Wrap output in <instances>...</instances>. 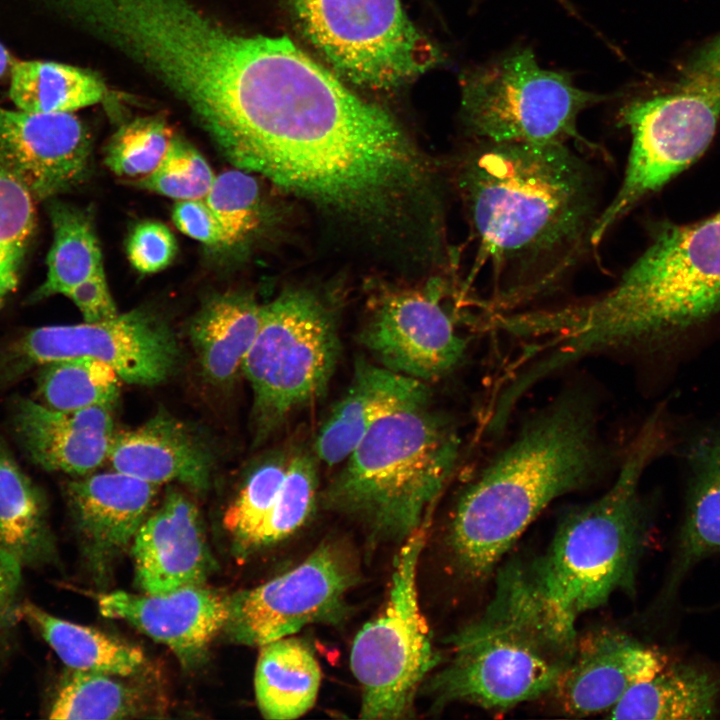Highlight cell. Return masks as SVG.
<instances>
[{
    "label": "cell",
    "mask_w": 720,
    "mask_h": 720,
    "mask_svg": "<svg viewBox=\"0 0 720 720\" xmlns=\"http://www.w3.org/2000/svg\"><path fill=\"white\" fill-rule=\"evenodd\" d=\"M589 154L566 143L469 140L455 181L475 244L462 291L488 274L483 313L543 305L587 259L604 208Z\"/></svg>",
    "instance_id": "1"
},
{
    "label": "cell",
    "mask_w": 720,
    "mask_h": 720,
    "mask_svg": "<svg viewBox=\"0 0 720 720\" xmlns=\"http://www.w3.org/2000/svg\"><path fill=\"white\" fill-rule=\"evenodd\" d=\"M720 312V211L665 225L610 289L519 312L517 335L541 380L602 352L657 344Z\"/></svg>",
    "instance_id": "2"
},
{
    "label": "cell",
    "mask_w": 720,
    "mask_h": 720,
    "mask_svg": "<svg viewBox=\"0 0 720 720\" xmlns=\"http://www.w3.org/2000/svg\"><path fill=\"white\" fill-rule=\"evenodd\" d=\"M591 394L572 389L530 417L513 441L465 489L451 524L458 563L489 574L552 501L607 471Z\"/></svg>",
    "instance_id": "3"
},
{
    "label": "cell",
    "mask_w": 720,
    "mask_h": 720,
    "mask_svg": "<svg viewBox=\"0 0 720 720\" xmlns=\"http://www.w3.org/2000/svg\"><path fill=\"white\" fill-rule=\"evenodd\" d=\"M575 623L550 603L532 566L510 564L484 615L449 639L451 659L421 689L437 706L503 710L536 699L573 655Z\"/></svg>",
    "instance_id": "4"
},
{
    "label": "cell",
    "mask_w": 720,
    "mask_h": 720,
    "mask_svg": "<svg viewBox=\"0 0 720 720\" xmlns=\"http://www.w3.org/2000/svg\"><path fill=\"white\" fill-rule=\"evenodd\" d=\"M460 440L428 400L380 417L324 492L326 508L357 520L375 542H404L425 525L450 478Z\"/></svg>",
    "instance_id": "5"
},
{
    "label": "cell",
    "mask_w": 720,
    "mask_h": 720,
    "mask_svg": "<svg viewBox=\"0 0 720 720\" xmlns=\"http://www.w3.org/2000/svg\"><path fill=\"white\" fill-rule=\"evenodd\" d=\"M663 436L657 411L630 442L608 490L569 510L547 554L533 564L545 596L565 615L576 620L617 591H632L645 531L639 486Z\"/></svg>",
    "instance_id": "6"
},
{
    "label": "cell",
    "mask_w": 720,
    "mask_h": 720,
    "mask_svg": "<svg viewBox=\"0 0 720 720\" xmlns=\"http://www.w3.org/2000/svg\"><path fill=\"white\" fill-rule=\"evenodd\" d=\"M461 120L469 140L495 143H566L607 157L585 138L582 111L612 96L577 87L571 75L542 68L528 47H517L465 72Z\"/></svg>",
    "instance_id": "7"
},
{
    "label": "cell",
    "mask_w": 720,
    "mask_h": 720,
    "mask_svg": "<svg viewBox=\"0 0 720 720\" xmlns=\"http://www.w3.org/2000/svg\"><path fill=\"white\" fill-rule=\"evenodd\" d=\"M339 352L334 318L311 292L288 290L261 306L258 331L242 364L253 392L257 442L325 392Z\"/></svg>",
    "instance_id": "8"
},
{
    "label": "cell",
    "mask_w": 720,
    "mask_h": 720,
    "mask_svg": "<svg viewBox=\"0 0 720 720\" xmlns=\"http://www.w3.org/2000/svg\"><path fill=\"white\" fill-rule=\"evenodd\" d=\"M425 539L423 525L402 542L385 607L354 638L350 666L361 686L362 719L412 717L417 692L438 665L417 590Z\"/></svg>",
    "instance_id": "9"
},
{
    "label": "cell",
    "mask_w": 720,
    "mask_h": 720,
    "mask_svg": "<svg viewBox=\"0 0 720 720\" xmlns=\"http://www.w3.org/2000/svg\"><path fill=\"white\" fill-rule=\"evenodd\" d=\"M303 33L342 77L371 89H392L440 59L400 0H289Z\"/></svg>",
    "instance_id": "10"
},
{
    "label": "cell",
    "mask_w": 720,
    "mask_h": 720,
    "mask_svg": "<svg viewBox=\"0 0 720 720\" xmlns=\"http://www.w3.org/2000/svg\"><path fill=\"white\" fill-rule=\"evenodd\" d=\"M77 357L109 364L122 381L152 386L175 371L180 350L164 320L150 310L135 309L102 322L32 329L14 344L9 368L12 376H18L31 368Z\"/></svg>",
    "instance_id": "11"
},
{
    "label": "cell",
    "mask_w": 720,
    "mask_h": 720,
    "mask_svg": "<svg viewBox=\"0 0 720 720\" xmlns=\"http://www.w3.org/2000/svg\"><path fill=\"white\" fill-rule=\"evenodd\" d=\"M356 582L351 562L334 544L319 545L290 571L229 595L223 632L235 643L261 647L311 624L338 623Z\"/></svg>",
    "instance_id": "12"
},
{
    "label": "cell",
    "mask_w": 720,
    "mask_h": 720,
    "mask_svg": "<svg viewBox=\"0 0 720 720\" xmlns=\"http://www.w3.org/2000/svg\"><path fill=\"white\" fill-rule=\"evenodd\" d=\"M444 287H386L375 295L361 340L381 366L422 382L458 366L467 340L441 301Z\"/></svg>",
    "instance_id": "13"
},
{
    "label": "cell",
    "mask_w": 720,
    "mask_h": 720,
    "mask_svg": "<svg viewBox=\"0 0 720 720\" xmlns=\"http://www.w3.org/2000/svg\"><path fill=\"white\" fill-rule=\"evenodd\" d=\"M90 155V137L72 113L0 106V161L35 199H51L80 183Z\"/></svg>",
    "instance_id": "14"
},
{
    "label": "cell",
    "mask_w": 720,
    "mask_h": 720,
    "mask_svg": "<svg viewBox=\"0 0 720 720\" xmlns=\"http://www.w3.org/2000/svg\"><path fill=\"white\" fill-rule=\"evenodd\" d=\"M97 602L104 617L123 620L168 646L186 668L202 662L229 617V595L204 584L166 594L114 591Z\"/></svg>",
    "instance_id": "15"
},
{
    "label": "cell",
    "mask_w": 720,
    "mask_h": 720,
    "mask_svg": "<svg viewBox=\"0 0 720 720\" xmlns=\"http://www.w3.org/2000/svg\"><path fill=\"white\" fill-rule=\"evenodd\" d=\"M157 488L117 470L90 473L65 484L73 523L95 573L103 575L131 547L150 514Z\"/></svg>",
    "instance_id": "16"
},
{
    "label": "cell",
    "mask_w": 720,
    "mask_h": 720,
    "mask_svg": "<svg viewBox=\"0 0 720 720\" xmlns=\"http://www.w3.org/2000/svg\"><path fill=\"white\" fill-rule=\"evenodd\" d=\"M667 664L656 649L624 633L601 629L576 641L555 689L568 714L609 712L633 686Z\"/></svg>",
    "instance_id": "17"
},
{
    "label": "cell",
    "mask_w": 720,
    "mask_h": 720,
    "mask_svg": "<svg viewBox=\"0 0 720 720\" xmlns=\"http://www.w3.org/2000/svg\"><path fill=\"white\" fill-rule=\"evenodd\" d=\"M131 553L136 583L147 594L202 585L215 567L197 506L174 490L143 522Z\"/></svg>",
    "instance_id": "18"
},
{
    "label": "cell",
    "mask_w": 720,
    "mask_h": 720,
    "mask_svg": "<svg viewBox=\"0 0 720 720\" xmlns=\"http://www.w3.org/2000/svg\"><path fill=\"white\" fill-rule=\"evenodd\" d=\"M11 422L20 447L34 464L75 477L94 472L107 460L115 433L111 408L105 406L60 411L19 398Z\"/></svg>",
    "instance_id": "19"
},
{
    "label": "cell",
    "mask_w": 720,
    "mask_h": 720,
    "mask_svg": "<svg viewBox=\"0 0 720 720\" xmlns=\"http://www.w3.org/2000/svg\"><path fill=\"white\" fill-rule=\"evenodd\" d=\"M107 461L114 470L149 483L176 481L199 493L209 488L213 469L207 443L164 410L134 429L114 433Z\"/></svg>",
    "instance_id": "20"
},
{
    "label": "cell",
    "mask_w": 720,
    "mask_h": 720,
    "mask_svg": "<svg viewBox=\"0 0 720 720\" xmlns=\"http://www.w3.org/2000/svg\"><path fill=\"white\" fill-rule=\"evenodd\" d=\"M428 398L429 391L424 382L380 364L357 360L348 390L319 431L316 455L328 465L345 461L380 417L403 405Z\"/></svg>",
    "instance_id": "21"
},
{
    "label": "cell",
    "mask_w": 720,
    "mask_h": 720,
    "mask_svg": "<svg viewBox=\"0 0 720 720\" xmlns=\"http://www.w3.org/2000/svg\"><path fill=\"white\" fill-rule=\"evenodd\" d=\"M261 306L243 292L209 297L193 317L189 338L205 378L215 385L230 384L258 331Z\"/></svg>",
    "instance_id": "22"
},
{
    "label": "cell",
    "mask_w": 720,
    "mask_h": 720,
    "mask_svg": "<svg viewBox=\"0 0 720 720\" xmlns=\"http://www.w3.org/2000/svg\"><path fill=\"white\" fill-rule=\"evenodd\" d=\"M720 675L690 664H667L633 686L608 712L613 719H710L719 712Z\"/></svg>",
    "instance_id": "23"
},
{
    "label": "cell",
    "mask_w": 720,
    "mask_h": 720,
    "mask_svg": "<svg viewBox=\"0 0 720 720\" xmlns=\"http://www.w3.org/2000/svg\"><path fill=\"white\" fill-rule=\"evenodd\" d=\"M320 683L319 663L306 642L288 636L260 647L254 687L264 718L301 717L314 706Z\"/></svg>",
    "instance_id": "24"
},
{
    "label": "cell",
    "mask_w": 720,
    "mask_h": 720,
    "mask_svg": "<svg viewBox=\"0 0 720 720\" xmlns=\"http://www.w3.org/2000/svg\"><path fill=\"white\" fill-rule=\"evenodd\" d=\"M0 546L22 566L48 563L55 556L45 498L1 437Z\"/></svg>",
    "instance_id": "25"
},
{
    "label": "cell",
    "mask_w": 720,
    "mask_h": 720,
    "mask_svg": "<svg viewBox=\"0 0 720 720\" xmlns=\"http://www.w3.org/2000/svg\"><path fill=\"white\" fill-rule=\"evenodd\" d=\"M684 523L670 578L672 589L701 559L720 552V435L693 447Z\"/></svg>",
    "instance_id": "26"
},
{
    "label": "cell",
    "mask_w": 720,
    "mask_h": 720,
    "mask_svg": "<svg viewBox=\"0 0 720 720\" xmlns=\"http://www.w3.org/2000/svg\"><path fill=\"white\" fill-rule=\"evenodd\" d=\"M20 610L71 670L129 677L145 664L144 652L135 645L58 618L32 603Z\"/></svg>",
    "instance_id": "27"
},
{
    "label": "cell",
    "mask_w": 720,
    "mask_h": 720,
    "mask_svg": "<svg viewBox=\"0 0 720 720\" xmlns=\"http://www.w3.org/2000/svg\"><path fill=\"white\" fill-rule=\"evenodd\" d=\"M104 93L94 73L72 65L25 60L11 66L9 95L19 110L71 113L100 102Z\"/></svg>",
    "instance_id": "28"
},
{
    "label": "cell",
    "mask_w": 720,
    "mask_h": 720,
    "mask_svg": "<svg viewBox=\"0 0 720 720\" xmlns=\"http://www.w3.org/2000/svg\"><path fill=\"white\" fill-rule=\"evenodd\" d=\"M49 216L53 243L47 257V276L33 300L66 295L77 284L103 267L102 254L93 222L87 212L52 201Z\"/></svg>",
    "instance_id": "29"
},
{
    "label": "cell",
    "mask_w": 720,
    "mask_h": 720,
    "mask_svg": "<svg viewBox=\"0 0 720 720\" xmlns=\"http://www.w3.org/2000/svg\"><path fill=\"white\" fill-rule=\"evenodd\" d=\"M39 368L37 395L49 408L60 411L93 406L112 408L119 397L122 379L103 361L77 357Z\"/></svg>",
    "instance_id": "30"
},
{
    "label": "cell",
    "mask_w": 720,
    "mask_h": 720,
    "mask_svg": "<svg viewBox=\"0 0 720 720\" xmlns=\"http://www.w3.org/2000/svg\"><path fill=\"white\" fill-rule=\"evenodd\" d=\"M116 675L71 670L50 709V719H125L142 712L143 698Z\"/></svg>",
    "instance_id": "31"
},
{
    "label": "cell",
    "mask_w": 720,
    "mask_h": 720,
    "mask_svg": "<svg viewBox=\"0 0 720 720\" xmlns=\"http://www.w3.org/2000/svg\"><path fill=\"white\" fill-rule=\"evenodd\" d=\"M35 198L0 161V306L17 287L36 227Z\"/></svg>",
    "instance_id": "32"
},
{
    "label": "cell",
    "mask_w": 720,
    "mask_h": 720,
    "mask_svg": "<svg viewBox=\"0 0 720 720\" xmlns=\"http://www.w3.org/2000/svg\"><path fill=\"white\" fill-rule=\"evenodd\" d=\"M317 488L315 460L306 453L289 458L277 500L253 536L247 551L278 543L303 526L315 507Z\"/></svg>",
    "instance_id": "33"
},
{
    "label": "cell",
    "mask_w": 720,
    "mask_h": 720,
    "mask_svg": "<svg viewBox=\"0 0 720 720\" xmlns=\"http://www.w3.org/2000/svg\"><path fill=\"white\" fill-rule=\"evenodd\" d=\"M250 174L238 168L222 172L204 198L221 226L223 247L247 242L264 222L260 188Z\"/></svg>",
    "instance_id": "34"
},
{
    "label": "cell",
    "mask_w": 720,
    "mask_h": 720,
    "mask_svg": "<svg viewBox=\"0 0 720 720\" xmlns=\"http://www.w3.org/2000/svg\"><path fill=\"white\" fill-rule=\"evenodd\" d=\"M289 458L272 456L257 466L227 508L223 524L237 545L247 551L248 546L273 508L285 479Z\"/></svg>",
    "instance_id": "35"
},
{
    "label": "cell",
    "mask_w": 720,
    "mask_h": 720,
    "mask_svg": "<svg viewBox=\"0 0 720 720\" xmlns=\"http://www.w3.org/2000/svg\"><path fill=\"white\" fill-rule=\"evenodd\" d=\"M174 136L159 118L133 120L112 136L105 163L119 176L145 177L157 168Z\"/></svg>",
    "instance_id": "36"
},
{
    "label": "cell",
    "mask_w": 720,
    "mask_h": 720,
    "mask_svg": "<svg viewBox=\"0 0 720 720\" xmlns=\"http://www.w3.org/2000/svg\"><path fill=\"white\" fill-rule=\"evenodd\" d=\"M215 176L205 158L174 136L157 168L138 181L144 189L182 200L204 199Z\"/></svg>",
    "instance_id": "37"
},
{
    "label": "cell",
    "mask_w": 720,
    "mask_h": 720,
    "mask_svg": "<svg viewBox=\"0 0 720 720\" xmlns=\"http://www.w3.org/2000/svg\"><path fill=\"white\" fill-rule=\"evenodd\" d=\"M176 251L174 235L166 225L157 221L139 223L127 242L128 260L143 274L165 269L173 261Z\"/></svg>",
    "instance_id": "38"
},
{
    "label": "cell",
    "mask_w": 720,
    "mask_h": 720,
    "mask_svg": "<svg viewBox=\"0 0 720 720\" xmlns=\"http://www.w3.org/2000/svg\"><path fill=\"white\" fill-rule=\"evenodd\" d=\"M176 227L184 234L208 246H222L221 226L204 199L178 201L172 212Z\"/></svg>",
    "instance_id": "39"
},
{
    "label": "cell",
    "mask_w": 720,
    "mask_h": 720,
    "mask_svg": "<svg viewBox=\"0 0 720 720\" xmlns=\"http://www.w3.org/2000/svg\"><path fill=\"white\" fill-rule=\"evenodd\" d=\"M65 296L76 305L85 322H102L119 314L109 291L103 267L73 287Z\"/></svg>",
    "instance_id": "40"
},
{
    "label": "cell",
    "mask_w": 720,
    "mask_h": 720,
    "mask_svg": "<svg viewBox=\"0 0 720 720\" xmlns=\"http://www.w3.org/2000/svg\"><path fill=\"white\" fill-rule=\"evenodd\" d=\"M21 563L0 546V644L16 617L21 586Z\"/></svg>",
    "instance_id": "41"
},
{
    "label": "cell",
    "mask_w": 720,
    "mask_h": 720,
    "mask_svg": "<svg viewBox=\"0 0 720 720\" xmlns=\"http://www.w3.org/2000/svg\"><path fill=\"white\" fill-rule=\"evenodd\" d=\"M10 66H12V59L10 53L0 43V78L4 76Z\"/></svg>",
    "instance_id": "42"
}]
</instances>
